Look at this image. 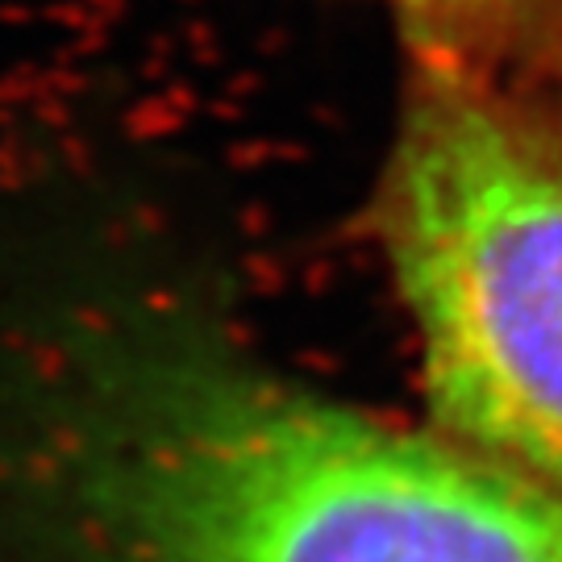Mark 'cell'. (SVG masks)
I'll return each mask as SVG.
<instances>
[{"label":"cell","mask_w":562,"mask_h":562,"mask_svg":"<svg viewBox=\"0 0 562 562\" xmlns=\"http://www.w3.org/2000/svg\"><path fill=\"white\" fill-rule=\"evenodd\" d=\"M0 562H562V496L92 267L0 322Z\"/></svg>","instance_id":"obj_1"},{"label":"cell","mask_w":562,"mask_h":562,"mask_svg":"<svg viewBox=\"0 0 562 562\" xmlns=\"http://www.w3.org/2000/svg\"><path fill=\"white\" fill-rule=\"evenodd\" d=\"M375 234L438 434L562 496V130L408 50Z\"/></svg>","instance_id":"obj_2"},{"label":"cell","mask_w":562,"mask_h":562,"mask_svg":"<svg viewBox=\"0 0 562 562\" xmlns=\"http://www.w3.org/2000/svg\"><path fill=\"white\" fill-rule=\"evenodd\" d=\"M425 50L562 130V0H383Z\"/></svg>","instance_id":"obj_3"}]
</instances>
